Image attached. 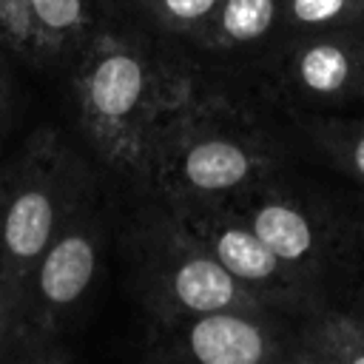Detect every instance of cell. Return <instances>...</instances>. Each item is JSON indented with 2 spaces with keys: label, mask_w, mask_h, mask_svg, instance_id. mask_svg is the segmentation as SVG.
Instances as JSON below:
<instances>
[{
  "label": "cell",
  "mask_w": 364,
  "mask_h": 364,
  "mask_svg": "<svg viewBox=\"0 0 364 364\" xmlns=\"http://www.w3.org/2000/svg\"><path fill=\"white\" fill-rule=\"evenodd\" d=\"M57 233V202L34 176H14L0 188V267L23 287Z\"/></svg>",
  "instance_id": "6da1fadb"
},
{
  "label": "cell",
  "mask_w": 364,
  "mask_h": 364,
  "mask_svg": "<svg viewBox=\"0 0 364 364\" xmlns=\"http://www.w3.org/2000/svg\"><path fill=\"white\" fill-rule=\"evenodd\" d=\"M97 270V245L85 230L54 233L51 245L43 250L31 270L34 293L43 307H68L91 284Z\"/></svg>",
  "instance_id": "7a4b0ae2"
},
{
  "label": "cell",
  "mask_w": 364,
  "mask_h": 364,
  "mask_svg": "<svg viewBox=\"0 0 364 364\" xmlns=\"http://www.w3.org/2000/svg\"><path fill=\"white\" fill-rule=\"evenodd\" d=\"M145 88L142 63L128 51H105L94 60L82 80V100L91 119L102 128L122 122L139 102Z\"/></svg>",
  "instance_id": "3957f363"
},
{
  "label": "cell",
  "mask_w": 364,
  "mask_h": 364,
  "mask_svg": "<svg viewBox=\"0 0 364 364\" xmlns=\"http://www.w3.org/2000/svg\"><path fill=\"white\" fill-rule=\"evenodd\" d=\"M191 350L205 364H256L264 355V341L253 324L210 313L191 330Z\"/></svg>",
  "instance_id": "277c9868"
},
{
  "label": "cell",
  "mask_w": 364,
  "mask_h": 364,
  "mask_svg": "<svg viewBox=\"0 0 364 364\" xmlns=\"http://www.w3.org/2000/svg\"><path fill=\"white\" fill-rule=\"evenodd\" d=\"M176 299L196 310V313H213L233 301V273L222 262L210 259H191L185 262L173 276Z\"/></svg>",
  "instance_id": "5b68a950"
},
{
  "label": "cell",
  "mask_w": 364,
  "mask_h": 364,
  "mask_svg": "<svg viewBox=\"0 0 364 364\" xmlns=\"http://www.w3.org/2000/svg\"><path fill=\"white\" fill-rule=\"evenodd\" d=\"M247 168H250L247 154L239 145L222 139L202 142L185 156V176L191 179V185L205 191H222L239 185Z\"/></svg>",
  "instance_id": "8992f818"
},
{
  "label": "cell",
  "mask_w": 364,
  "mask_h": 364,
  "mask_svg": "<svg viewBox=\"0 0 364 364\" xmlns=\"http://www.w3.org/2000/svg\"><path fill=\"white\" fill-rule=\"evenodd\" d=\"M253 233L279 259H301L313 245V233L304 216L284 205H264L253 219Z\"/></svg>",
  "instance_id": "52a82bcc"
},
{
  "label": "cell",
  "mask_w": 364,
  "mask_h": 364,
  "mask_svg": "<svg viewBox=\"0 0 364 364\" xmlns=\"http://www.w3.org/2000/svg\"><path fill=\"white\" fill-rule=\"evenodd\" d=\"M219 262L242 279H264L276 273L279 256L253 233V230H225L216 239Z\"/></svg>",
  "instance_id": "ba28073f"
},
{
  "label": "cell",
  "mask_w": 364,
  "mask_h": 364,
  "mask_svg": "<svg viewBox=\"0 0 364 364\" xmlns=\"http://www.w3.org/2000/svg\"><path fill=\"white\" fill-rule=\"evenodd\" d=\"M299 74H301V82L307 88H313L318 94H330L347 82L350 60L338 46L318 43L310 51H304V57L299 63Z\"/></svg>",
  "instance_id": "9c48e42d"
},
{
  "label": "cell",
  "mask_w": 364,
  "mask_h": 364,
  "mask_svg": "<svg viewBox=\"0 0 364 364\" xmlns=\"http://www.w3.org/2000/svg\"><path fill=\"white\" fill-rule=\"evenodd\" d=\"M28 6H31L40 48L80 28L82 14H85V0H28Z\"/></svg>",
  "instance_id": "30bf717a"
},
{
  "label": "cell",
  "mask_w": 364,
  "mask_h": 364,
  "mask_svg": "<svg viewBox=\"0 0 364 364\" xmlns=\"http://www.w3.org/2000/svg\"><path fill=\"white\" fill-rule=\"evenodd\" d=\"M273 23V0H228L222 28L233 40H256Z\"/></svg>",
  "instance_id": "8fae6325"
},
{
  "label": "cell",
  "mask_w": 364,
  "mask_h": 364,
  "mask_svg": "<svg viewBox=\"0 0 364 364\" xmlns=\"http://www.w3.org/2000/svg\"><path fill=\"white\" fill-rule=\"evenodd\" d=\"M0 40L23 54H34L40 48L28 0H0Z\"/></svg>",
  "instance_id": "7c38bea8"
},
{
  "label": "cell",
  "mask_w": 364,
  "mask_h": 364,
  "mask_svg": "<svg viewBox=\"0 0 364 364\" xmlns=\"http://www.w3.org/2000/svg\"><path fill=\"white\" fill-rule=\"evenodd\" d=\"M20 301H23V287L0 267V347L11 338L17 318H20ZM3 355V353H0Z\"/></svg>",
  "instance_id": "4fadbf2b"
},
{
  "label": "cell",
  "mask_w": 364,
  "mask_h": 364,
  "mask_svg": "<svg viewBox=\"0 0 364 364\" xmlns=\"http://www.w3.org/2000/svg\"><path fill=\"white\" fill-rule=\"evenodd\" d=\"M347 0H290V11L299 23H327L344 11Z\"/></svg>",
  "instance_id": "5bb4252c"
},
{
  "label": "cell",
  "mask_w": 364,
  "mask_h": 364,
  "mask_svg": "<svg viewBox=\"0 0 364 364\" xmlns=\"http://www.w3.org/2000/svg\"><path fill=\"white\" fill-rule=\"evenodd\" d=\"M219 0H162L165 11L176 20H196L202 14H208Z\"/></svg>",
  "instance_id": "9a60e30c"
},
{
  "label": "cell",
  "mask_w": 364,
  "mask_h": 364,
  "mask_svg": "<svg viewBox=\"0 0 364 364\" xmlns=\"http://www.w3.org/2000/svg\"><path fill=\"white\" fill-rule=\"evenodd\" d=\"M355 168L361 171V176H364V139L355 145Z\"/></svg>",
  "instance_id": "2e32d148"
}]
</instances>
